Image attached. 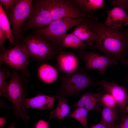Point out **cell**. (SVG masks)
I'll list each match as a JSON object with an SVG mask.
<instances>
[{
    "instance_id": "obj_1",
    "label": "cell",
    "mask_w": 128,
    "mask_h": 128,
    "mask_svg": "<svg viewBox=\"0 0 128 128\" xmlns=\"http://www.w3.org/2000/svg\"><path fill=\"white\" fill-rule=\"evenodd\" d=\"M90 28L96 34V40L92 49H96L106 56L121 61L128 54V30L112 28L98 20L87 18Z\"/></svg>"
},
{
    "instance_id": "obj_2",
    "label": "cell",
    "mask_w": 128,
    "mask_h": 128,
    "mask_svg": "<svg viewBox=\"0 0 128 128\" xmlns=\"http://www.w3.org/2000/svg\"><path fill=\"white\" fill-rule=\"evenodd\" d=\"M27 81L14 69L11 78L0 93V97H5L12 103L14 116L23 118L25 122L29 120V117L23 110L22 103L27 94Z\"/></svg>"
},
{
    "instance_id": "obj_3",
    "label": "cell",
    "mask_w": 128,
    "mask_h": 128,
    "mask_svg": "<svg viewBox=\"0 0 128 128\" xmlns=\"http://www.w3.org/2000/svg\"><path fill=\"white\" fill-rule=\"evenodd\" d=\"M60 86L54 96L56 99L77 96L94 84L93 79L84 72L77 70L60 75Z\"/></svg>"
},
{
    "instance_id": "obj_4",
    "label": "cell",
    "mask_w": 128,
    "mask_h": 128,
    "mask_svg": "<svg viewBox=\"0 0 128 128\" xmlns=\"http://www.w3.org/2000/svg\"><path fill=\"white\" fill-rule=\"evenodd\" d=\"M22 44L26 48L30 56L41 65L47 60L56 57L62 49L55 47L46 37L36 33L25 38Z\"/></svg>"
},
{
    "instance_id": "obj_5",
    "label": "cell",
    "mask_w": 128,
    "mask_h": 128,
    "mask_svg": "<svg viewBox=\"0 0 128 128\" xmlns=\"http://www.w3.org/2000/svg\"><path fill=\"white\" fill-rule=\"evenodd\" d=\"M86 18H66L53 20L45 28L37 29L36 33L46 37L55 47H60L62 37L67 31L83 22Z\"/></svg>"
},
{
    "instance_id": "obj_6",
    "label": "cell",
    "mask_w": 128,
    "mask_h": 128,
    "mask_svg": "<svg viewBox=\"0 0 128 128\" xmlns=\"http://www.w3.org/2000/svg\"><path fill=\"white\" fill-rule=\"evenodd\" d=\"M52 20L70 18H89L98 20L93 15L85 12L73 0H46Z\"/></svg>"
},
{
    "instance_id": "obj_7",
    "label": "cell",
    "mask_w": 128,
    "mask_h": 128,
    "mask_svg": "<svg viewBox=\"0 0 128 128\" xmlns=\"http://www.w3.org/2000/svg\"><path fill=\"white\" fill-rule=\"evenodd\" d=\"M15 46L7 50H2L0 54V64H3L29 76L27 66L30 57L25 47L22 44H15Z\"/></svg>"
},
{
    "instance_id": "obj_8",
    "label": "cell",
    "mask_w": 128,
    "mask_h": 128,
    "mask_svg": "<svg viewBox=\"0 0 128 128\" xmlns=\"http://www.w3.org/2000/svg\"><path fill=\"white\" fill-rule=\"evenodd\" d=\"M33 0H17L14 7L8 14L11 23L12 35L15 41L20 37L22 26L29 18L32 9Z\"/></svg>"
},
{
    "instance_id": "obj_9",
    "label": "cell",
    "mask_w": 128,
    "mask_h": 128,
    "mask_svg": "<svg viewBox=\"0 0 128 128\" xmlns=\"http://www.w3.org/2000/svg\"><path fill=\"white\" fill-rule=\"evenodd\" d=\"M33 1L30 16L24 25L25 30L34 27L37 29L43 28L52 21L46 0Z\"/></svg>"
},
{
    "instance_id": "obj_10",
    "label": "cell",
    "mask_w": 128,
    "mask_h": 128,
    "mask_svg": "<svg viewBox=\"0 0 128 128\" xmlns=\"http://www.w3.org/2000/svg\"><path fill=\"white\" fill-rule=\"evenodd\" d=\"M79 55L81 59L85 61V68L86 70L96 69L99 73L103 75L110 65H116L118 62L115 59L95 52L88 51L84 49L81 50Z\"/></svg>"
},
{
    "instance_id": "obj_11",
    "label": "cell",
    "mask_w": 128,
    "mask_h": 128,
    "mask_svg": "<svg viewBox=\"0 0 128 128\" xmlns=\"http://www.w3.org/2000/svg\"><path fill=\"white\" fill-rule=\"evenodd\" d=\"M97 83L114 97L116 102V106L120 112L125 113L126 108L128 103V93L127 88L116 84L114 81L109 82L103 80L98 81Z\"/></svg>"
},
{
    "instance_id": "obj_12",
    "label": "cell",
    "mask_w": 128,
    "mask_h": 128,
    "mask_svg": "<svg viewBox=\"0 0 128 128\" xmlns=\"http://www.w3.org/2000/svg\"><path fill=\"white\" fill-rule=\"evenodd\" d=\"M56 98L39 92L36 96L29 98H25L22 103V108L25 112L28 108H32L40 110L53 109Z\"/></svg>"
},
{
    "instance_id": "obj_13",
    "label": "cell",
    "mask_w": 128,
    "mask_h": 128,
    "mask_svg": "<svg viewBox=\"0 0 128 128\" xmlns=\"http://www.w3.org/2000/svg\"><path fill=\"white\" fill-rule=\"evenodd\" d=\"M103 94V92H101L95 93L86 92L81 95L78 102L70 107L71 108L82 107L89 111L100 112L103 106L101 98Z\"/></svg>"
},
{
    "instance_id": "obj_14",
    "label": "cell",
    "mask_w": 128,
    "mask_h": 128,
    "mask_svg": "<svg viewBox=\"0 0 128 128\" xmlns=\"http://www.w3.org/2000/svg\"><path fill=\"white\" fill-rule=\"evenodd\" d=\"M57 66L63 73H69L78 70L79 60L75 54L61 50L56 57Z\"/></svg>"
},
{
    "instance_id": "obj_15",
    "label": "cell",
    "mask_w": 128,
    "mask_h": 128,
    "mask_svg": "<svg viewBox=\"0 0 128 128\" xmlns=\"http://www.w3.org/2000/svg\"><path fill=\"white\" fill-rule=\"evenodd\" d=\"M110 10H107V16L104 24L112 28L121 27L128 17L126 11L117 6H114Z\"/></svg>"
},
{
    "instance_id": "obj_16",
    "label": "cell",
    "mask_w": 128,
    "mask_h": 128,
    "mask_svg": "<svg viewBox=\"0 0 128 128\" xmlns=\"http://www.w3.org/2000/svg\"><path fill=\"white\" fill-rule=\"evenodd\" d=\"M86 19L77 25L72 33L90 47L95 44L97 37L95 33L89 28Z\"/></svg>"
},
{
    "instance_id": "obj_17",
    "label": "cell",
    "mask_w": 128,
    "mask_h": 128,
    "mask_svg": "<svg viewBox=\"0 0 128 128\" xmlns=\"http://www.w3.org/2000/svg\"><path fill=\"white\" fill-rule=\"evenodd\" d=\"M74 2L87 13L91 15L96 9L101 10L105 7L103 0H73Z\"/></svg>"
},
{
    "instance_id": "obj_18",
    "label": "cell",
    "mask_w": 128,
    "mask_h": 128,
    "mask_svg": "<svg viewBox=\"0 0 128 128\" xmlns=\"http://www.w3.org/2000/svg\"><path fill=\"white\" fill-rule=\"evenodd\" d=\"M38 76L43 82L50 83L55 81L58 77V73L53 66L46 64H43L40 66L37 71Z\"/></svg>"
},
{
    "instance_id": "obj_19",
    "label": "cell",
    "mask_w": 128,
    "mask_h": 128,
    "mask_svg": "<svg viewBox=\"0 0 128 128\" xmlns=\"http://www.w3.org/2000/svg\"><path fill=\"white\" fill-rule=\"evenodd\" d=\"M87 46L85 42L72 32L69 34H66L63 36L60 47L62 48L69 47L82 50Z\"/></svg>"
},
{
    "instance_id": "obj_20",
    "label": "cell",
    "mask_w": 128,
    "mask_h": 128,
    "mask_svg": "<svg viewBox=\"0 0 128 128\" xmlns=\"http://www.w3.org/2000/svg\"><path fill=\"white\" fill-rule=\"evenodd\" d=\"M59 101L56 108L50 112L49 119L57 118L61 122V120L70 114V107L68 104V100L64 98L58 99Z\"/></svg>"
},
{
    "instance_id": "obj_21",
    "label": "cell",
    "mask_w": 128,
    "mask_h": 128,
    "mask_svg": "<svg viewBox=\"0 0 128 128\" xmlns=\"http://www.w3.org/2000/svg\"><path fill=\"white\" fill-rule=\"evenodd\" d=\"M102 119L100 122L110 127L119 119L118 110L116 107H109L103 106L101 111Z\"/></svg>"
},
{
    "instance_id": "obj_22",
    "label": "cell",
    "mask_w": 128,
    "mask_h": 128,
    "mask_svg": "<svg viewBox=\"0 0 128 128\" xmlns=\"http://www.w3.org/2000/svg\"><path fill=\"white\" fill-rule=\"evenodd\" d=\"M0 29L7 35L10 43L15 44L9 24V22L2 5L0 4Z\"/></svg>"
},
{
    "instance_id": "obj_23",
    "label": "cell",
    "mask_w": 128,
    "mask_h": 128,
    "mask_svg": "<svg viewBox=\"0 0 128 128\" xmlns=\"http://www.w3.org/2000/svg\"><path fill=\"white\" fill-rule=\"evenodd\" d=\"M89 111L83 107H76L74 110L69 114V117L76 119L84 127L88 128L87 117Z\"/></svg>"
},
{
    "instance_id": "obj_24",
    "label": "cell",
    "mask_w": 128,
    "mask_h": 128,
    "mask_svg": "<svg viewBox=\"0 0 128 128\" xmlns=\"http://www.w3.org/2000/svg\"><path fill=\"white\" fill-rule=\"evenodd\" d=\"M101 101L103 106L114 107L116 106V102L115 99L110 93L103 94L101 98Z\"/></svg>"
},
{
    "instance_id": "obj_25",
    "label": "cell",
    "mask_w": 128,
    "mask_h": 128,
    "mask_svg": "<svg viewBox=\"0 0 128 128\" xmlns=\"http://www.w3.org/2000/svg\"><path fill=\"white\" fill-rule=\"evenodd\" d=\"M11 75L9 70L4 68L2 70L0 68V93L4 90L7 84V79Z\"/></svg>"
},
{
    "instance_id": "obj_26",
    "label": "cell",
    "mask_w": 128,
    "mask_h": 128,
    "mask_svg": "<svg viewBox=\"0 0 128 128\" xmlns=\"http://www.w3.org/2000/svg\"><path fill=\"white\" fill-rule=\"evenodd\" d=\"M17 0H0V2L8 14L12 10Z\"/></svg>"
},
{
    "instance_id": "obj_27",
    "label": "cell",
    "mask_w": 128,
    "mask_h": 128,
    "mask_svg": "<svg viewBox=\"0 0 128 128\" xmlns=\"http://www.w3.org/2000/svg\"><path fill=\"white\" fill-rule=\"evenodd\" d=\"M111 3L112 5L119 7L126 11L128 9V0H113Z\"/></svg>"
},
{
    "instance_id": "obj_28",
    "label": "cell",
    "mask_w": 128,
    "mask_h": 128,
    "mask_svg": "<svg viewBox=\"0 0 128 128\" xmlns=\"http://www.w3.org/2000/svg\"><path fill=\"white\" fill-rule=\"evenodd\" d=\"M34 128H49V126L47 122L41 119L36 124Z\"/></svg>"
},
{
    "instance_id": "obj_29",
    "label": "cell",
    "mask_w": 128,
    "mask_h": 128,
    "mask_svg": "<svg viewBox=\"0 0 128 128\" xmlns=\"http://www.w3.org/2000/svg\"><path fill=\"white\" fill-rule=\"evenodd\" d=\"M119 128H128V115L123 116L119 125Z\"/></svg>"
},
{
    "instance_id": "obj_30",
    "label": "cell",
    "mask_w": 128,
    "mask_h": 128,
    "mask_svg": "<svg viewBox=\"0 0 128 128\" xmlns=\"http://www.w3.org/2000/svg\"><path fill=\"white\" fill-rule=\"evenodd\" d=\"M8 39L6 34L0 29V45L2 50H5L3 46V43L5 41Z\"/></svg>"
},
{
    "instance_id": "obj_31",
    "label": "cell",
    "mask_w": 128,
    "mask_h": 128,
    "mask_svg": "<svg viewBox=\"0 0 128 128\" xmlns=\"http://www.w3.org/2000/svg\"><path fill=\"white\" fill-rule=\"evenodd\" d=\"M90 128H110V127L107 126L100 122L97 124L92 125Z\"/></svg>"
},
{
    "instance_id": "obj_32",
    "label": "cell",
    "mask_w": 128,
    "mask_h": 128,
    "mask_svg": "<svg viewBox=\"0 0 128 128\" xmlns=\"http://www.w3.org/2000/svg\"><path fill=\"white\" fill-rule=\"evenodd\" d=\"M0 126L3 127L5 125L6 119L3 117L0 118Z\"/></svg>"
},
{
    "instance_id": "obj_33",
    "label": "cell",
    "mask_w": 128,
    "mask_h": 128,
    "mask_svg": "<svg viewBox=\"0 0 128 128\" xmlns=\"http://www.w3.org/2000/svg\"><path fill=\"white\" fill-rule=\"evenodd\" d=\"M121 62L122 64L126 66L128 69V59L125 58L122 60Z\"/></svg>"
},
{
    "instance_id": "obj_34",
    "label": "cell",
    "mask_w": 128,
    "mask_h": 128,
    "mask_svg": "<svg viewBox=\"0 0 128 128\" xmlns=\"http://www.w3.org/2000/svg\"><path fill=\"white\" fill-rule=\"evenodd\" d=\"M119 125L115 122L110 127V128H119Z\"/></svg>"
},
{
    "instance_id": "obj_35",
    "label": "cell",
    "mask_w": 128,
    "mask_h": 128,
    "mask_svg": "<svg viewBox=\"0 0 128 128\" xmlns=\"http://www.w3.org/2000/svg\"><path fill=\"white\" fill-rule=\"evenodd\" d=\"M8 128H15V123H12L10 126L8 127Z\"/></svg>"
},
{
    "instance_id": "obj_36",
    "label": "cell",
    "mask_w": 128,
    "mask_h": 128,
    "mask_svg": "<svg viewBox=\"0 0 128 128\" xmlns=\"http://www.w3.org/2000/svg\"><path fill=\"white\" fill-rule=\"evenodd\" d=\"M124 25L125 26L128 25V17L126 21L124 22Z\"/></svg>"
},
{
    "instance_id": "obj_37",
    "label": "cell",
    "mask_w": 128,
    "mask_h": 128,
    "mask_svg": "<svg viewBox=\"0 0 128 128\" xmlns=\"http://www.w3.org/2000/svg\"><path fill=\"white\" fill-rule=\"evenodd\" d=\"M126 112L128 113V105L126 106L125 109Z\"/></svg>"
},
{
    "instance_id": "obj_38",
    "label": "cell",
    "mask_w": 128,
    "mask_h": 128,
    "mask_svg": "<svg viewBox=\"0 0 128 128\" xmlns=\"http://www.w3.org/2000/svg\"><path fill=\"white\" fill-rule=\"evenodd\" d=\"M127 83H128V76L127 78Z\"/></svg>"
},
{
    "instance_id": "obj_39",
    "label": "cell",
    "mask_w": 128,
    "mask_h": 128,
    "mask_svg": "<svg viewBox=\"0 0 128 128\" xmlns=\"http://www.w3.org/2000/svg\"><path fill=\"white\" fill-rule=\"evenodd\" d=\"M127 33H128V31H127Z\"/></svg>"
},
{
    "instance_id": "obj_40",
    "label": "cell",
    "mask_w": 128,
    "mask_h": 128,
    "mask_svg": "<svg viewBox=\"0 0 128 128\" xmlns=\"http://www.w3.org/2000/svg\"></svg>"
}]
</instances>
